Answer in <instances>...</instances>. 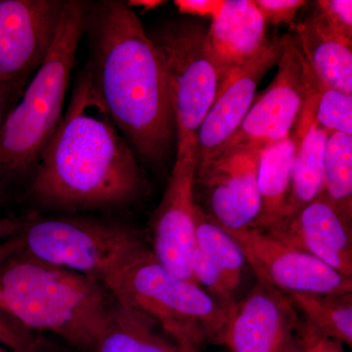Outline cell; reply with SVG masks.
Returning a JSON list of instances; mask_svg holds the SVG:
<instances>
[{
  "label": "cell",
  "instance_id": "1",
  "mask_svg": "<svg viewBox=\"0 0 352 352\" xmlns=\"http://www.w3.org/2000/svg\"><path fill=\"white\" fill-rule=\"evenodd\" d=\"M82 71L136 157L160 163L176 138L161 53L138 14L119 0L87 1Z\"/></svg>",
  "mask_w": 352,
  "mask_h": 352
},
{
  "label": "cell",
  "instance_id": "2",
  "mask_svg": "<svg viewBox=\"0 0 352 352\" xmlns=\"http://www.w3.org/2000/svg\"><path fill=\"white\" fill-rule=\"evenodd\" d=\"M147 189L138 157L80 72L63 119L32 170L30 198L75 212L122 207Z\"/></svg>",
  "mask_w": 352,
  "mask_h": 352
},
{
  "label": "cell",
  "instance_id": "3",
  "mask_svg": "<svg viewBox=\"0 0 352 352\" xmlns=\"http://www.w3.org/2000/svg\"><path fill=\"white\" fill-rule=\"evenodd\" d=\"M115 305L96 280L32 256L0 267V312L25 328L59 336L80 351L94 352Z\"/></svg>",
  "mask_w": 352,
  "mask_h": 352
},
{
  "label": "cell",
  "instance_id": "4",
  "mask_svg": "<svg viewBox=\"0 0 352 352\" xmlns=\"http://www.w3.org/2000/svg\"><path fill=\"white\" fill-rule=\"evenodd\" d=\"M87 1L67 0L52 47L0 129V182L32 173L63 119Z\"/></svg>",
  "mask_w": 352,
  "mask_h": 352
},
{
  "label": "cell",
  "instance_id": "5",
  "mask_svg": "<svg viewBox=\"0 0 352 352\" xmlns=\"http://www.w3.org/2000/svg\"><path fill=\"white\" fill-rule=\"evenodd\" d=\"M111 295L151 319L182 352L219 344L229 314L195 282L164 267L146 244L124 266Z\"/></svg>",
  "mask_w": 352,
  "mask_h": 352
},
{
  "label": "cell",
  "instance_id": "6",
  "mask_svg": "<svg viewBox=\"0 0 352 352\" xmlns=\"http://www.w3.org/2000/svg\"><path fill=\"white\" fill-rule=\"evenodd\" d=\"M21 224L32 258L96 280L112 293L124 266L145 244L129 227L82 217H31Z\"/></svg>",
  "mask_w": 352,
  "mask_h": 352
},
{
  "label": "cell",
  "instance_id": "7",
  "mask_svg": "<svg viewBox=\"0 0 352 352\" xmlns=\"http://www.w3.org/2000/svg\"><path fill=\"white\" fill-rule=\"evenodd\" d=\"M149 34L166 69L177 139L176 155L197 151L199 129L220 89L219 67L208 29L191 21H175Z\"/></svg>",
  "mask_w": 352,
  "mask_h": 352
},
{
  "label": "cell",
  "instance_id": "8",
  "mask_svg": "<svg viewBox=\"0 0 352 352\" xmlns=\"http://www.w3.org/2000/svg\"><path fill=\"white\" fill-rule=\"evenodd\" d=\"M277 66L274 80L254 100L239 129L221 150L241 144L267 146L293 133L305 138L314 124L324 87L291 34L284 36L283 53Z\"/></svg>",
  "mask_w": 352,
  "mask_h": 352
},
{
  "label": "cell",
  "instance_id": "9",
  "mask_svg": "<svg viewBox=\"0 0 352 352\" xmlns=\"http://www.w3.org/2000/svg\"><path fill=\"white\" fill-rule=\"evenodd\" d=\"M67 0H0V94L9 110L52 47Z\"/></svg>",
  "mask_w": 352,
  "mask_h": 352
},
{
  "label": "cell",
  "instance_id": "10",
  "mask_svg": "<svg viewBox=\"0 0 352 352\" xmlns=\"http://www.w3.org/2000/svg\"><path fill=\"white\" fill-rule=\"evenodd\" d=\"M265 146L241 144L220 150L197 166L194 191L199 208L229 231L252 227L261 214L258 168Z\"/></svg>",
  "mask_w": 352,
  "mask_h": 352
},
{
  "label": "cell",
  "instance_id": "11",
  "mask_svg": "<svg viewBox=\"0 0 352 352\" xmlns=\"http://www.w3.org/2000/svg\"><path fill=\"white\" fill-rule=\"evenodd\" d=\"M226 230V229H224ZM258 281L282 293L352 292V279L340 274L307 252L277 239L263 229L229 231Z\"/></svg>",
  "mask_w": 352,
  "mask_h": 352
},
{
  "label": "cell",
  "instance_id": "12",
  "mask_svg": "<svg viewBox=\"0 0 352 352\" xmlns=\"http://www.w3.org/2000/svg\"><path fill=\"white\" fill-rule=\"evenodd\" d=\"M197 163V151L176 155L168 186L152 222L155 258L178 277L192 282H195L191 261L196 235Z\"/></svg>",
  "mask_w": 352,
  "mask_h": 352
},
{
  "label": "cell",
  "instance_id": "13",
  "mask_svg": "<svg viewBox=\"0 0 352 352\" xmlns=\"http://www.w3.org/2000/svg\"><path fill=\"white\" fill-rule=\"evenodd\" d=\"M283 50L284 36L268 38L263 48L219 90L199 129L197 166L217 154L239 129L256 100L259 82L276 66Z\"/></svg>",
  "mask_w": 352,
  "mask_h": 352
},
{
  "label": "cell",
  "instance_id": "14",
  "mask_svg": "<svg viewBox=\"0 0 352 352\" xmlns=\"http://www.w3.org/2000/svg\"><path fill=\"white\" fill-rule=\"evenodd\" d=\"M298 318L284 293L258 281L229 310L219 344L229 352H278Z\"/></svg>",
  "mask_w": 352,
  "mask_h": 352
},
{
  "label": "cell",
  "instance_id": "15",
  "mask_svg": "<svg viewBox=\"0 0 352 352\" xmlns=\"http://www.w3.org/2000/svg\"><path fill=\"white\" fill-rule=\"evenodd\" d=\"M266 231L352 279L351 224L323 194Z\"/></svg>",
  "mask_w": 352,
  "mask_h": 352
},
{
  "label": "cell",
  "instance_id": "16",
  "mask_svg": "<svg viewBox=\"0 0 352 352\" xmlns=\"http://www.w3.org/2000/svg\"><path fill=\"white\" fill-rule=\"evenodd\" d=\"M245 263L244 254L232 236L197 205L192 274L194 281L227 311L238 302Z\"/></svg>",
  "mask_w": 352,
  "mask_h": 352
},
{
  "label": "cell",
  "instance_id": "17",
  "mask_svg": "<svg viewBox=\"0 0 352 352\" xmlns=\"http://www.w3.org/2000/svg\"><path fill=\"white\" fill-rule=\"evenodd\" d=\"M266 29L267 25L254 0H224L221 12L208 30L219 67L220 89L263 48L268 39Z\"/></svg>",
  "mask_w": 352,
  "mask_h": 352
},
{
  "label": "cell",
  "instance_id": "18",
  "mask_svg": "<svg viewBox=\"0 0 352 352\" xmlns=\"http://www.w3.org/2000/svg\"><path fill=\"white\" fill-rule=\"evenodd\" d=\"M292 30L322 87L352 95V41L333 31L315 11Z\"/></svg>",
  "mask_w": 352,
  "mask_h": 352
},
{
  "label": "cell",
  "instance_id": "19",
  "mask_svg": "<svg viewBox=\"0 0 352 352\" xmlns=\"http://www.w3.org/2000/svg\"><path fill=\"white\" fill-rule=\"evenodd\" d=\"M302 139L293 133L284 140L263 148L258 168L261 214L252 226L254 228L265 230L281 217Z\"/></svg>",
  "mask_w": 352,
  "mask_h": 352
},
{
  "label": "cell",
  "instance_id": "20",
  "mask_svg": "<svg viewBox=\"0 0 352 352\" xmlns=\"http://www.w3.org/2000/svg\"><path fill=\"white\" fill-rule=\"evenodd\" d=\"M328 134L314 122L303 138L296 154L283 212L276 223L293 217L322 193L324 150Z\"/></svg>",
  "mask_w": 352,
  "mask_h": 352
},
{
  "label": "cell",
  "instance_id": "21",
  "mask_svg": "<svg viewBox=\"0 0 352 352\" xmlns=\"http://www.w3.org/2000/svg\"><path fill=\"white\" fill-rule=\"evenodd\" d=\"M151 319L116 300L112 319L94 352H182L157 333Z\"/></svg>",
  "mask_w": 352,
  "mask_h": 352
},
{
  "label": "cell",
  "instance_id": "22",
  "mask_svg": "<svg viewBox=\"0 0 352 352\" xmlns=\"http://www.w3.org/2000/svg\"><path fill=\"white\" fill-rule=\"evenodd\" d=\"M285 295L314 330L340 344L352 346V292Z\"/></svg>",
  "mask_w": 352,
  "mask_h": 352
},
{
  "label": "cell",
  "instance_id": "23",
  "mask_svg": "<svg viewBox=\"0 0 352 352\" xmlns=\"http://www.w3.org/2000/svg\"><path fill=\"white\" fill-rule=\"evenodd\" d=\"M347 223L352 219V135L329 133L322 193Z\"/></svg>",
  "mask_w": 352,
  "mask_h": 352
},
{
  "label": "cell",
  "instance_id": "24",
  "mask_svg": "<svg viewBox=\"0 0 352 352\" xmlns=\"http://www.w3.org/2000/svg\"><path fill=\"white\" fill-rule=\"evenodd\" d=\"M315 124L328 133L352 135V95L324 87L317 102Z\"/></svg>",
  "mask_w": 352,
  "mask_h": 352
},
{
  "label": "cell",
  "instance_id": "25",
  "mask_svg": "<svg viewBox=\"0 0 352 352\" xmlns=\"http://www.w3.org/2000/svg\"><path fill=\"white\" fill-rule=\"evenodd\" d=\"M314 11L333 31L352 41L351 0H320Z\"/></svg>",
  "mask_w": 352,
  "mask_h": 352
},
{
  "label": "cell",
  "instance_id": "26",
  "mask_svg": "<svg viewBox=\"0 0 352 352\" xmlns=\"http://www.w3.org/2000/svg\"><path fill=\"white\" fill-rule=\"evenodd\" d=\"M266 25H289L295 27L296 13L302 7L307 6L303 0H256Z\"/></svg>",
  "mask_w": 352,
  "mask_h": 352
},
{
  "label": "cell",
  "instance_id": "27",
  "mask_svg": "<svg viewBox=\"0 0 352 352\" xmlns=\"http://www.w3.org/2000/svg\"><path fill=\"white\" fill-rule=\"evenodd\" d=\"M295 332L309 352H346L342 349V344L324 337L307 325L305 321H298Z\"/></svg>",
  "mask_w": 352,
  "mask_h": 352
},
{
  "label": "cell",
  "instance_id": "28",
  "mask_svg": "<svg viewBox=\"0 0 352 352\" xmlns=\"http://www.w3.org/2000/svg\"><path fill=\"white\" fill-rule=\"evenodd\" d=\"M224 0H175L180 13L214 20L221 12Z\"/></svg>",
  "mask_w": 352,
  "mask_h": 352
},
{
  "label": "cell",
  "instance_id": "29",
  "mask_svg": "<svg viewBox=\"0 0 352 352\" xmlns=\"http://www.w3.org/2000/svg\"><path fill=\"white\" fill-rule=\"evenodd\" d=\"M278 352H309L298 337L295 329L286 336Z\"/></svg>",
  "mask_w": 352,
  "mask_h": 352
},
{
  "label": "cell",
  "instance_id": "30",
  "mask_svg": "<svg viewBox=\"0 0 352 352\" xmlns=\"http://www.w3.org/2000/svg\"><path fill=\"white\" fill-rule=\"evenodd\" d=\"M126 3L131 8L138 7L142 12H148V11L154 10L157 7L164 6L166 3V1H162V0H131V1H126Z\"/></svg>",
  "mask_w": 352,
  "mask_h": 352
},
{
  "label": "cell",
  "instance_id": "31",
  "mask_svg": "<svg viewBox=\"0 0 352 352\" xmlns=\"http://www.w3.org/2000/svg\"><path fill=\"white\" fill-rule=\"evenodd\" d=\"M8 111L9 108L6 99H4L2 94H0V129H1L2 124H3L4 119H6ZM4 195H6V191H4L2 183L0 182V203L4 200Z\"/></svg>",
  "mask_w": 352,
  "mask_h": 352
},
{
  "label": "cell",
  "instance_id": "32",
  "mask_svg": "<svg viewBox=\"0 0 352 352\" xmlns=\"http://www.w3.org/2000/svg\"><path fill=\"white\" fill-rule=\"evenodd\" d=\"M17 227L18 224L14 223V222L10 221V220L0 219V237L3 235L4 232L14 230V229L17 228ZM2 254H3V252L0 250V263H1Z\"/></svg>",
  "mask_w": 352,
  "mask_h": 352
}]
</instances>
